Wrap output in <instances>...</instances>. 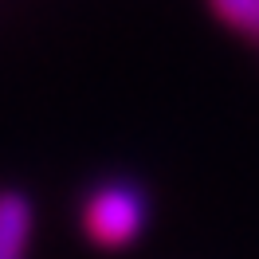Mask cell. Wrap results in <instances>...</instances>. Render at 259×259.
<instances>
[{
	"mask_svg": "<svg viewBox=\"0 0 259 259\" xmlns=\"http://www.w3.org/2000/svg\"><path fill=\"white\" fill-rule=\"evenodd\" d=\"M149 189L134 177H102L79 200V232L98 251H126L149 228Z\"/></svg>",
	"mask_w": 259,
	"mask_h": 259,
	"instance_id": "cell-1",
	"label": "cell"
},
{
	"mask_svg": "<svg viewBox=\"0 0 259 259\" xmlns=\"http://www.w3.org/2000/svg\"><path fill=\"white\" fill-rule=\"evenodd\" d=\"M35 240V204L24 189H0V259H28Z\"/></svg>",
	"mask_w": 259,
	"mask_h": 259,
	"instance_id": "cell-2",
	"label": "cell"
},
{
	"mask_svg": "<svg viewBox=\"0 0 259 259\" xmlns=\"http://www.w3.org/2000/svg\"><path fill=\"white\" fill-rule=\"evenodd\" d=\"M208 12L228 32H236L251 48H259V0H208Z\"/></svg>",
	"mask_w": 259,
	"mask_h": 259,
	"instance_id": "cell-3",
	"label": "cell"
}]
</instances>
